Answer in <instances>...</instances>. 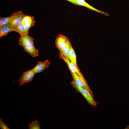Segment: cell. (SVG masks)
<instances>
[{"instance_id": "obj_1", "label": "cell", "mask_w": 129, "mask_h": 129, "mask_svg": "<svg viewBox=\"0 0 129 129\" xmlns=\"http://www.w3.org/2000/svg\"><path fill=\"white\" fill-rule=\"evenodd\" d=\"M70 72L73 79V81L75 85L87 90L94 97L93 93L89 87L83 76L78 75L75 72Z\"/></svg>"}, {"instance_id": "obj_2", "label": "cell", "mask_w": 129, "mask_h": 129, "mask_svg": "<svg viewBox=\"0 0 129 129\" xmlns=\"http://www.w3.org/2000/svg\"><path fill=\"white\" fill-rule=\"evenodd\" d=\"M71 84L76 90L81 93L90 104L93 107L97 106V102L94 99V97L88 91L78 86L73 81L71 82Z\"/></svg>"}, {"instance_id": "obj_3", "label": "cell", "mask_w": 129, "mask_h": 129, "mask_svg": "<svg viewBox=\"0 0 129 129\" xmlns=\"http://www.w3.org/2000/svg\"><path fill=\"white\" fill-rule=\"evenodd\" d=\"M26 15L21 11L13 13L10 16L9 24L13 28H14L22 22Z\"/></svg>"}, {"instance_id": "obj_4", "label": "cell", "mask_w": 129, "mask_h": 129, "mask_svg": "<svg viewBox=\"0 0 129 129\" xmlns=\"http://www.w3.org/2000/svg\"><path fill=\"white\" fill-rule=\"evenodd\" d=\"M35 73L32 69L23 72L20 79L18 80L19 82V86L32 81Z\"/></svg>"}, {"instance_id": "obj_5", "label": "cell", "mask_w": 129, "mask_h": 129, "mask_svg": "<svg viewBox=\"0 0 129 129\" xmlns=\"http://www.w3.org/2000/svg\"><path fill=\"white\" fill-rule=\"evenodd\" d=\"M59 57L65 62L67 65L70 72H75L80 76H83L81 73L78 66L71 62L69 59L64 56L59 54Z\"/></svg>"}, {"instance_id": "obj_6", "label": "cell", "mask_w": 129, "mask_h": 129, "mask_svg": "<svg viewBox=\"0 0 129 129\" xmlns=\"http://www.w3.org/2000/svg\"><path fill=\"white\" fill-rule=\"evenodd\" d=\"M70 42L67 37L63 35L59 34L55 39V45L59 50L65 46Z\"/></svg>"}, {"instance_id": "obj_7", "label": "cell", "mask_w": 129, "mask_h": 129, "mask_svg": "<svg viewBox=\"0 0 129 129\" xmlns=\"http://www.w3.org/2000/svg\"><path fill=\"white\" fill-rule=\"evenodd\" d=\"M50 62L48 60H46L44 61H38L36 65L32 69L36 74L43 72L46 68H48Z\"/></svg>"}, {"instance_id": "obj_8", "label": "cell", "mask_w": 129, "mask_h": 129, "mask_svg": "<svg viewBox=\"0 0 129 129\" xmlns=\"http://www.w3.org/2000/svg\"><path fill=\"white\" fill-rule=\"evenodd\" d=\"M35 22L33 16L27 15L24 17L22 22L24 27L28 31L34 25Z\"/></svg>"}, {"instance_id": "obj_9", "label": "cell", "mask_w": 129, "mask_h": 129, "mask_svg": "<svg viewBox=\"0 0 129 129\" xmlns=\"http://www.w3.org/2000/svg\"><path fill=\"white\" fill-rule=\"evenodd\" d=\"M34 38L28 34L20 36L18 41L19 45L23 47L34 43Z\"/></svg>"}, {"instance_id": "obj_10", "label": "cell", "mask_w": 129, "mask_h": 129, "mask_svg": "<svg viewBox=\"0 0 129 129\" xmlns=\"http://www.w3.org/2000/svg\"><path fill=\"white\" fill-rule=\"evenodd\" d=\"M77 5H81L85 7L88 9L97 12L99 13L107 16H108L109 14L108 13L99 10L90 5L85 1V0H76Z\"/></svg>"}, {"instance_id": "obj_11", "label": "cell", "mask_w": 129, "mask_h": 129, "mask_svg": "<svg viewBox=\"0 0 129 129\" xmlns=\"http://www.w3.org/2000/svg\"><path fill=\"white\" fill-rule=\"evenodd\" d=\"M23 48L24 51L28 53L31 56L36 57L38 56V51L35 47L34 43L24 47Z\"/></svg>"}, {"instance_id": "obj_12", "label": "cell", "mask_w": 129, "mask_h": 129, "mask_svg": "<svg viewBox=\"0 0 129 129\" xmlns=\"http://www.w3.org/2000/svg\"><path fill=\"white\" fill-rule=\"evenodd\" d=\"M72 47L70 42L65 46L59 50V54L64 56L69 59Z\"/></svg>"}, {"instance_id": "obj_13", "label": "cell", "mask_w": 129, "mask_h": 129, "mask_svg": "<svg viewBox=\"0 0 129 129\" xmlns=\"http://www.w3.org/2000/svg\"><path fill=\"white\" fill-rule=\"evenodd\" d=\"M14 31V28L9 24L0 27V38L5 36L10 32Z\"/></svg>"}, {"instance_id": "obj_14", "label": "cell", "mask_w": 129, "mask_h": 129, "mask_svg": "<svg viewBox=\"0 0 129 129\" xmlns=\"http://www.w3.org/2000/svg\"><path fill=\"white\" fill-rule=\"evenodd\" d=\"M14 28V31L18 32L20 36L28 34V31L26 30L24 27L22 22Z\"/></svg>"}, {"instance_id": "obj_15", "label": "cell", "mask_w": 129, "mask_h": 129, "mask_svg": "<svg viewBox=\"0 0 129 129\" xmlns=\"http://www.w3.org/2000/svg\"><path fill=\"white\" fill-rule=\"evenodd\" d=\"M69 59L71 62L78 66L76 62V55L72 47L71 48Z\"/></svg>"}, {"instance_id": "obj_16", "label": "cell", "mask_w": 129, "mask_h": 129, "mask_svg": "<svg viewBox=\"0 0 129 129\" xmlns=\"http://www.w3.org/2000/svg\"><path fill=\"white\" fill-rule=\"evenodd\" d=\"M28 127L29 129H40V123L37 120L33 121L28 124Z\"/></svg>"}, {"instance_id": "obj_17", "label": "cell", "mask_w": 129, "mask_h": 129, "mask_svg": "<svg viewBox=\"0 0 129 129\" xmlns=\"http://www.w3.org/2000/svg\"><path fill=\"white\" fill-rule=\"evenodd\" d=\"M10 16L6 17H0V27L9 24L10 20Z\"/></svg>"}, {"instance_id": "obj_18", "label": "cell", "mask_w": 129, "mask_h": 129, "mask_svg": "<svg viewBox=\"0 0 129 129\" xmlns=\"http://www.w3.org/2000/svg\"><path fill=\"white\" fill-rule=\"evenodd\" d=\"M0 127L1 129H10L7 125L3 121L2 119L0 118Z\"/></svg>"}, {"instance_id": "obj_19", "label": "cell", "mask_w": 129, "mask_h": 129, "mask_svg": "<svg viewBox=\"0 0 129 129\" xmlns=\"http://www.w3.org/2000/svg\"><path fill=\"white\" fill-rule=\"evenodd\" d=\"M72 3L75 5H77V3L76 0H66Z\"/></svg>"}, {"instance_id": "obj_20", "label": "cell", "mask_w": 129, "mask_h": 129, "mask_svg": "<svg viewBox=\"0 0 129 129\" xmlns=\"http://www.w3.org/2000/svg\"><path fill=\"white\" fill-rule=\"evenodd\" d=\"M125 129H129V125H128L126 126Z\"/></svg>"}]
</instances>
